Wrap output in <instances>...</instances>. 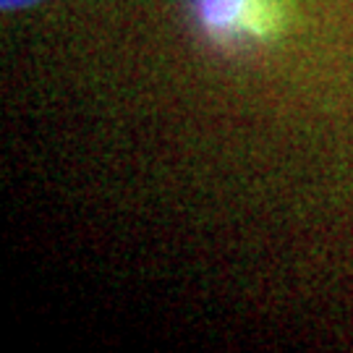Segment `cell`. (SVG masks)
Here are the masks:
<instances>
[{
  "mask_svg": "<svg viewBox=\"0 0 353 353\" xmlns=\"http://www.w3.org/2000/svg\"><path fill=\"white\" fill-rule=\"evenodd\" d=\"M199 19L212 32H228L236 29L243 13L249 8V0H196Z\"/></svg>",
  "mask_w": 353,
  "mask_h": 353,
  "instance_id": "6da1fadb",
  "label": "cell"
},
{
  "mask_svg": "<svg viewBox=\"0 0 353 353\" xmlns=\"http://www.w3.org/2000/svg\"><path fill=\"white\" fill-rule=\"evenodd\" d=\"M42 0H0V8L6 13L11 11H21V8H29V6H37Z\"/></svg>",
  "mask_w": 353,
  "mask_h": 353,
  "instance_id": "7a4b0ae2",
  "label": "cell"
}]
</instances>
